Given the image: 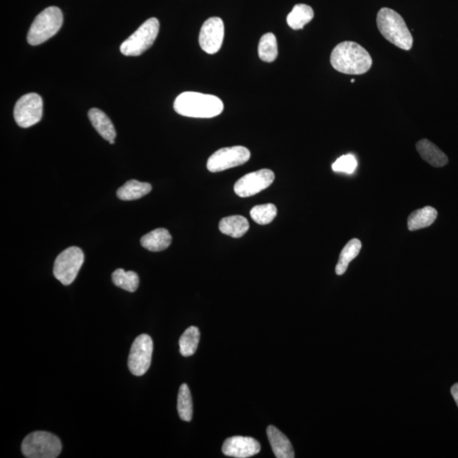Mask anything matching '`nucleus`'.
Returning a JSON list of instances; mask_svg holds the SVG:
<instances>
[{
    "mask_svg": "<svg viewBox=\"0 0 458 458\" xmlns=\"http://www.w3.org/2000/svg\"><path fill=\"white\" fill-rule=\"evenodd\" d=\"M332 67L348 75H362L370 71L372 59L363 46L355 42L345 41L337 45L331 56Z\"/></svg>",
    "mask_w": 458,
    "mask_h": 458,
    "instance_id": "1",
    "label": "nucleus"
},
{
    "mask_svg": "<svg viewBox=\"0 0 458 458\" xmlns=\"http://www.w3.org/2000/svg\"><path fill=\"white\" fill-rule=\"evenodd\" d=\"M451 393L458 406V383L454 384L452 387Z\"/></svg>",
    "mask_w": 458,
    "mask_h": 458,
    "instance_id": "29",
    "label": "nucleus"
},
{
    "mask_svg": "<svg viewBox=\"0 0 458 458\" xmlns=\"http://www.w3.org/2000/svg\"><path fill=\"white\" fill-rule=\"evenodd\" d=\"M84 262V254L79 247H69L57 256L54 264V277L63 285L75 281Z\"/></svg>",
    "mask_w": 458,
    "mask_h": 458,
    "instance_id": "7",
    "label": "nucleus"
},
{
    "mask_svg": "<svg viewBox=\"0 0 458 458\" xmlns=\"http://www.w3.org/2000/svg\"><path fill=\"white\" fill-rule=\"evenodd\" d=\"M352 83H355V79H352Z\"/></svg>",
    "mask_w": 458,
    "mask_h": 458,
    "instance_id": "31",
    "label": "nucleus"
},
{
    "mask_svg": "<svg viewBox=\"0 0 458 458\" xmlns=\"http://www.w3.org/2000/svg\"><path fill=\"white\" fill-rule=\"evenodd\" d=\"M357 166L356 159L354 155L349 154L342 155L332 165L333 171L336 173L352 174L354 173Z\"/></svg>",
    "mask_w": 458,
    "mask_h": 458,
    "instance_id": "28",
    "label": "nucleus"
},
{
    "mask_svg": "<svg viewBox=\"0 0 458 458\" xmlns=\"http://www.w3.org/2000/svg\"><path fill=\"white\" fill-rule=\"evenodd\" d=\"M61 450L60 439L46 432L29 434L22 444V454L27 458H56Z\"/></svg>",
    "mask_w": 458,
    "mask_h": 458,
    "instance_id": "5",
    "label": "nucleus"
},
{
    "mask_svg": "<svg viewBox=\"0 0 458 458\" xmlns=\"http://www.w3.org/2000/svg\"><path fill=\"white\" fill-rule=\"evenodd\" d=\"M112 281L116 286L132 293L135 292L139 285V277L135 271H126L122 269H116L112 274Z\"/></svg>",
    "mask_w": 458,
    "mask_h": 458,
    "instance_id": "25",
    "label": "nucleus"
},
{
    "mask_svg": "<svg viewBox=\"0 0 458 458\" xmlns=\"http://www.w3.org/2000/svg\"><path fill=\"white\" fill-rule=\"evenodd\" d=\"M438 212L432 207L416 210L411 213L407 219V226L410 231H416L418 229L428 228L436 220Z\"/></svg>",
    "mask_w": 458,
    "mask_h": 458,
    "instance_id": "19",
    "label": "nucleus"
},
{
    "mask_svg": "<svg viewBox=\"0 0 458 458\" xmlns=\"http://www.w3.org/2000/svg\"><path fill=\"white\" fill-rule=\"evenodd\" d=\"M88 116L93 127L103 139L108 141H114L116 133L113 123L104 112L100 109L93 108L89 110Z\"/></svg>",
    "mask_w": 458,
    "mask_h": 458,
    "instance_id": "16",
    "label": "nucleus"
},
{
    "mask_svg": "<svg viewBox=\"0 0 458 458\" xmlns=\"http://www.w3.org/2000/svg\"><path fill=\"white\" fill-rule=\"evenodd\" d=\"M177 411L182 420L190 422L193 418V401L188 384H182L177 395Z\"/></svg>",
    "mask_w": 458,
    "mask_h": 458,
    "instance_id": "26",
    "label": "nucleus"
},
{
    "mask_svg": "<svg viewBox=\"0 0 458 458\" xmlns=\"http://www.w3.org/2000/svg\"><path fill=\"white\" fill-rule=\"evenodd\" d=\"M377 26L380 33L392 45L404 50H410L413 47V35L404 19L397 11L390 8H382L377 15Z\"/></svg>",
    "mask_w": 458,
    "mask_h": 458,
    "instance_id": "3",
    "label": "nucleus"
},
{
    "mask_svg": "<svg viewBox=\"0 0 458 458\" xmlns=\"http://www.w3.org/2000/svg\"><path fill=\"white\" fill-rule=\"evenodd\" d=\"M109 143H110L111 145H114L115 141H109Z\"/></svg>",
    "mask_w": 458,
    "mask_h": 458,
    "instance_id": "30",
    "label": "nucleus"
},
{
    "mask_svg": "<svg viewBox=\"0 0 458 458\" xmlns=\"http://www.w3.org/2000/svg\"><path fill=\"white\" fill-rule=\"evenodd\" d=\"M151 189L152 186L148 182L129 180L118 189L116 196L122 200H135L148 195Z\"/></svg>",
    "mask_w": 458,
    "mask_h": 458,
    "instance_id": "20",
    "label": "nucleus"
},
{
    "mask_svg": "<svg viewBox=\"0 0 458 458\" xmlns=\"http://www.w3.org/2000/svg\"><path fill=\"white\" fill-rule=\"evenodd\" d=\"M42 116V100L35 93L23 95L15 104L14 118L19 127H32L41 121Z\"/></svg>",
    "mask_w": 458,
    "mask_h": 458,
    "instance_id": "10",
    "label": "nucleus"
},
{
    "mask_svg": "<svg viewBox=\"0 0 458 458\" xmlns=\"http://www.w3.org/2000/svg\"><path fill=\"white\" fill-rule=\"evenodd\" d=\"M160 29L158 19L150 18L121 45L120 50L126 56H139L153 45Z\"/></svg>",
    "mask_w": 458,
    "mask_h": 458,
    "instance_id": "6",
    "label": "nucleus"
},
{
    "mask_svg": "<svg viewBox=\"0 0 458 458\" xmlns=\"http://www.w3.org/2000/svg\"><path fill=\"white\" fill-rule=\"evenodd\" d=\"M278 213L274 204L255 205L251 211L252 220L260 225H267L273 222Z\"/></svg>",
    "mask_w": 458,
    "mask_h": 458,
    "instance_id": "27",
    "label": "nucleus"
},
{
    "mask_svg": "<svg viewBox=\"0 0 458 458\" xmlns=\"http://www.w3.org/2000/svg\"><path fill=\"white\" fill-rule=\"evenodd\" d=\"M274 178L273 171L269 169H262L248 173L236 182L235 192L237 196L242 198L255 196L269 188L273 184Z\"/></svg>",
    "mask_w": 458,
    "mask_h": 458,
    "instance_id": "11",
    "label": "nucleus"
},
{
    "mask_svg": "<svg viewBox=\"0 0 458 458\" xmlns=\"http://www.w3.org/2000/svg\"><path fill=\"white\" fill-rule=\"evenodd\" d=\"M313 17L314 11L312 7L305 3H298L294 6L292 11L287 17V23L290 29L301 30L308 24Z\"/></svg>",
    "mask_w": 458,
    "mask_h": 458,
    "instance_id": "21",
    "label": "nucleus"
},
{
    "mask_svg": "<svg viewBox=\"0 0 458 458\" xmlns=\"http://www.w3.org/2000/svg\"><path fill=\"white\" fill-rule=\"evenodd\" d=\"M224 38V24L222 19L211 17L201 26L199 42L205 53L214 54L222 47Z\"/></svg>",
    "mask_w": 458,
    "mask_h": 458,
    "instance_id": "12",
    "label": "nucleus"
},
{
    "mask_svg": "<svg viewBox=\"0 0 458 458\" xmlns=\"http://www.w3.org/2000/svg\"><path fill=\"white\" fill-rule=\"evenodd\" d=\"M361 249H362V243L357 239H353L345 244L335 267L337 275L340 276L347 271L349 264L359 255Z\"/></svg>",
    "mask_w": 458,
    "mask_h": 458,
    "instance_id": "22",
    "label": "nucleus"
},
{
    "mask_svg": "<svg viewBox=\"0 0 458 458\" xmlns=\"http://www.w3.org/2000/svg\"><path fill=\"white\" fill-rule=\"evenodd\" d=\"M261 451V445L254 438L232 436L227 439L223 445L224 455L236 458H247Z\"/></svg>",
    "mask_w": 458,
    "mask_h": 458,
    "instance_id": "13",
    "label": "nucleus"
},
{
    "mask_svg": "<svg viewBox=\"0 0 458 458\" xmlns=\"http://www.w3.org/2000/svg\"><path fill=\"white\" fill-rule=\"evenodd\" d=\"M153 341L143 333L136 338L128 356V368L135 376H142L149 370L153 354Z\"/></svg>",
    "mask_w": 458,
    "mask_h": 458,
    "instance_id": "9",
    "label": "nucleus"
},
{
    "mask_svg": "<svg viewBox=\"0 0 458 458\" xmlns=\"http://www.w3.org/2000/svg\"><path fill=\"white\" fill-rule=\"evenodd\" d=\"M416 149L420 157L434 168H442L448 164V157L429 139H421L416 143Z\"/></svg>",
    "mask_w": 458,
    "mask_h": 458,
    "instance_id": "15",
    "label": "nucleus"
},
{
    "mask_svg": "<svg viewBox=\"0 0 458 458\" xmlns=\"http://www.w3.org/2000/svg\"><path fill=\"white\" fill-rule=\"evenodd\" d=\"M278 54V42L275 35L271 33L264 34L258 45L260 59L270 63L277 59Z\"/></svg>",
    "mask_w": 458,
    "mask_h": 458,
    "instance_id": "24",
    "label": "nucleus"
},
{
    "mask_svg": "<svg viewBox=\"0 0 458 458\" xmlns=\"http://www.w3.org/2000/svg\"><path fill=\"white\" fill-rule=\"evenodd\" d=\"M63 24V14L59 8L52 6L35 18L27 34V42L33 46L42 44L52 38Z\"/></svg>",
    "mask_w": 458,
    "mask_h": 458,
    "instance_id": "4",
    "label": "nucleus"
},
{
    "mask_svg": "<svg viewBox=\"0 0 458 458\" xmlns=\"http://www.w3.org/2000/svg\"><path fill=\"white\" fill-rule=\"evenodd\" d=\"M200 333L196 326L186 329L180 339V353L185 357L191 356L196 352L199 345Z\"/></svg>",
    "mask_w": 458,
    "mask_h": 458,
    "instance_id": "23",
    "label": "nucleus"
},
{
    "mask_svg": "<svg viewBox=\"0 0 458 458\" xmlns=\"http://www.w3.org/2000/svg\"><path fill=\"white\" fill-rule=\"evenodd\" d=\"M172 235L165 228H157L149 234L143 235L141 240V246L145 249L153 252L162 251L172 244Z\"/></svg>",
    "mask_w": 458,
    "mask_h": 458,
    "instance_id": "17",
    "label": "nucleus"
},
{
    "mask_svg": "<svg viewBox=\"0 0 458 458\" xmlns=\"http://www.w3.org/2000/svg\"><path fill=\"white\" fill-rule=\"evenodd\" d=\"M249 228L250 224L246 217L239 215L224 217L219 223L220 231L232 238H242Z\"/></svg>",
    "mask_w": 458,
    "mask_h": 458,
    "instance_id": "18",
    "label": "nucleus"
},
{
    "mask_svg": "<svg viewBox=\"0 0 458 458\" xmlns=\"http://www.w3.org/2000/svg\"><path fill=\"white\" fill-rule=\"evenodd\" d=\"M267 437L275 457L278 458H294V452L289 439L276 427L269 426L267 429Z\"/></svg>",
    "mask_w": 458,
    "mask_h": 458,
    "instance_id": "14",
    "label": "nucleus"
},
{
    "mask_svg": "<svg viewBox=\"0 0 458 458\" xmlns=\"http://www.w3.org/2000/svg\"><path fill=\"white\" fill-rule=\"evenodd\" d=\"M177 114L194 118H212L223 111L224 106L219 97L197 92H184L173 104Z\"/></svg>",
    "mask_w": 458,
    "mask_h": 458,
    "instance_id": "2",
    "label": "nucleus"
},
{
    "mask_svg": "<svg viewBox=\"0 0 458 458\" xmlns=\"http://www.w3.org/2000/svg\"><path fill=\"white\" fill-rule=\"evenodd\" d=\"M250 150L246 147H227L216 151L211 155L207 161V169L211 173L223 172L244 164L250 160Z\"/></svg>",
    "mask_w": 458,
    "mask_h": 458,
    "instance_id": "8",
    "label": "nucleus"
}]
</instances>
